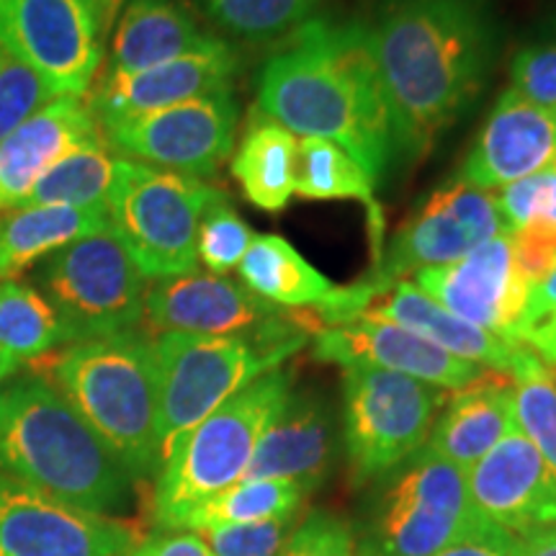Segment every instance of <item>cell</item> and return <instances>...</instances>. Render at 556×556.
<instances>
[{
  "instance_id": "cell-48",
  "label": "cell",
  "mask_w": 556,
  "mask_h": 556,
  "mask_svg": "<svg viewBox=\"0 0 556 556\" xmlns=\"http://www.w3.org/2000/svg\"><path fill=\"white\" fill-rule=\"evenodd\" d=\"M83 3L88 5V11L96 21V29H99L101 39H106L111 29H114L122 9L127 5V0H83Z\"/></svg>"
},
{
  "instance_id": "cell-24",
  "label": "cell",
  "mask_w": 556,
  "mask_h": 556,
  "mask_svg": "<svg viewBox=\"0 0 556 556\" xmlns=\"http://www.w3.org/2000/svg\"><path fill=\"white\" fill-rule=\"evenodd\" d=\"M513 426V379L484 371L475 384L458 389L430 430L422 451L469 471Z\"/></svg>"
},
{
  "instance_id": "cell-18",
  "label": "cell",
  "mask_w": 556,
  "mask_h": 556,
  "mask_svg": "<svg viewBox=\"0 0 556 556\" xmlns=\"http://www.w3.org/2000/svg\"><path fill=\"white\" fill-rule=\"evenodd\" d=\"M554 163L556 122L552 111L533 106L507 88L486 116L456 180L492 191L552 170Z\"/></svg>"
},
{
  "instance_id": "cell-27",
  "label": "cell",
  "mask_w": 556,
  "mask_h": 556,
  "mask_svg": "<svg viewBox=\"0 0 556 556\" xmlns=\"http://www.w3.org/2000/svg\"><path fill=\"white\" fill-rule=\"evenodd\" d=\"M477 245L475 235L456 219H451L448 214L420 208L417 217L407 219L397 229V235L389 242V250L377 258V266L364 278V283L379 296L405 276L422 268L448 266Z\"/></svg>"
},
{
  "instance_id": "cell-26",
  "label": "cell",
  "mask_w": 556,
  "mask_h": 556,
  "mask_svg": "<svg viewBox=\"0 0 556 556\" xmlns=\"http://www.w3.org/2000/svg\"><path fill=\"white\" fill-rule=\"evenodd\" d=\"M296 137L287 127L261 114H250L245 135L232 157V176L250 204L263 212H281L294 193Z\"/></svg>"
},
{
  "instance_id": "cell-9",
  "label": "cell",
  "mask_w": 556,
  "mask_h": 556,
  "mask_svg": "<svg viewBox=\"0 0 556 556\" xmlns=\"http://www.w3.org/2000/svg\"><path fill=\"white\" fill-rule=\"evenodd\" d=\"M37 281L73 343L137 330L144 317L148 278L111 229L41 261Z\"/></svg>"
},
{
  "instance_id": "cell-1",
  "label": "cell",
  "mask_w": 556,
  "mask_h": 556,
  "mask_svg": "<svg viewBox=\"0 0 556 556\" xmlns=\"http://www.w3.org/2000/svg\"><path fill=\"white\" fill-rule=\"evenodd\" d=\"M394 155L426 157L482 93L492 31L477 0H387L368 26Z\"/></svg>"
},
{
  "instance_id": "cell-29",
  "label": "cell",
  "mask_w": 556,
  "mask_h": 556,
  "mask_svg": "<svg viewBox=\"0 0 556 556\" xmlns=\"http://www.w3.org/2000/svg\"><path fill=\"white\" fill-rule=\"evenodd\" d=\"M294 193L302 199H356L368 208L371 240H381V208L374 199V178L336 142L304 137L296 144Z\"/></svg>"
},
{
  "instance_id": "cell-42",
  "label": "cell",
  "mask_w": 556,
  "mask_h": 556,
  "mask_svg": "<svg viewBox=\"0 0 556 556\" xmlns=\"http://www.w3.org/2000/svg\"><path fill=\"white\" fill-rule=\"evenodd\" d=\"M518 536L475 513L458 536L435 556H516Z\"/></svg>"
},
{
  "instance_id": "cell-6",
  "label": "cell",
  "mask_w": 556,
  "mask_h": 556,
  "mask_svg": "<svg viewBox=\"0 0 556 556\" xmlns=\"http://www.w3.org/2000/svg\"><path fill=\"white\" fill-rule=\"evenodd\" d=\"M289 394L291 371L274 368L191 430L157 469L155 520L163 531H176L199 505L245 479L255 446Z\"/></svg>"
},
{
  "instance_id": "cell-11",
  "label": "cell",
  "mask_w": 556,
  "mask_h": 556,
  "mask_svg": "<svg viewBox=\"0 0 556 556\" xmlns=\"http://www.w3.org/2000/svg\"><path fill=\"white\" fill-rule=\"evenodd\" d=\"M0 50L58 96L83 99L99 75L103 39L83 0H0Z\"/></svg>"
},
{
  "instance_id": "cell-31",
  "label": "cell",
  "mask_w": 556,
  "mask_h": 556,
  "mask_svg": "<svg viewBox=\"0 0 556 556\" xmlns=\"http://www.w3.org/2000/svg\"><path fill=\"white\" fill-rule=\"evenodd\" d=\"M312 492L294 479H242L222 495L206 500L184 520L186 531L255 523V520H294Z\"/></svg>"
},
{
  "instance_id": "cell-45",
  "label": "cell",
  "mask_w": 556,
  "mask_h": 556,
  "mask_svg": "<svg viewBox=\"0 0 556 556\" xmlns=\"http://www.w3.org/2000/svg\"><path fill=\"white\" fill-rule=\"evenodd\" d=\"M520 343L531 348L544 364L556 368V307L528 317L520 328Z\"/></svg>"
},
{
  "instance_id": "cell-41",
  "label": "cell",
  "mask_w": 556,
  "mask_h": 556,
  "mask_svg": "<svg viewBox=\"0 0 556 556\" xmlns=\"http://www.w3.org/2000/svg\"><path fill=\"white\" fill-rule=\"evenodd\" d=\"M510 242L520 276L533 289L556 266V227L536 219L528 227L518 229V232H513Z\"/></svg>"
},
{
  "instance_id": "cell-53",
  "label": "cell",
  "mask_w": 556,
  "mask_h": 556,
  "mask_svg": "<svg viewBox=\"0 0 556 556\" xmlns=\"http://www.w3.org/2000/svg\"><path fill=\"white\" fill-rule=\"evenodd\" d=\"M552 170H556V163H554V165H552Z\"/></svg>"
},
{
  "instance_id": "cell-47",
  "label": "cell",
  "mask_w": 556,
  "mask_h": 556,
  "mask_svg": "<svg viewBox=\"0 0 556 556\" xmlns=\"http://www.w3.org/2000/svg\"><path fill=\"white\" fill-rule=\"evenodd\" d=\"M556 307V266L548 270L544 276V281H539L536 287L531 289V294H528V304H526V317H533V315H541V312Z\"/></svg>"
},
{
  "instance_id": "cell-12",
  "label": "cell",
  "mask_w": 556,
  "mask_h": 556,
  "mask_svg": "<svg viewBox=\"0 0 556 556\" xmlns=\"http://www.w3.org/2000/svg\"><path fill=\"white\" fill-rule=\"evenodd\" d=\"M467 471L417 451L379 505L374 546L384 556H435L475 516Z\"/></svg>"
},
{
  "instance_id": "cell-8",
  "label": "cell",
  "mask_w": 556,
  "mask_h": 556,
  "mask_svg": "<svg viewBox=\"0 0 556 556\" xmlns=\"http://www.w3.org/2000/svg\"><path fill=\"white\" fill-rule=\"evenodd\" d=\"M446 394L377 366L343 368V433L353 484L402 467L428 443Z\"/></svg>"
},
{
  "instance_id": "cell-22",
  "label": "cell",
  "mask_w": 556,
  "mask_h": 556,
  "mask_svg": "<svg viewBox=\"0 0 556 556\" xmlns=\"http://www.w3.org/2000/svg\"><path fill=\"white\" fill-rule=\"evenodd\" d=\"M364 315L413 330L417 336L428 338L430 343L441 345L443 351L454 353V356L464 361H471L477 366H486L492 371L505 374L510 379L533 356L531 348H526L523 343H507V340L477 328L467 319L451 315L435 299L422 294L415 283L407 281L394 283L392 289L379 294Z\"/></svg>"
},
{
  "instance_id": "cell-33",
  "label": "cell",
  "mask_w": 556,
  "mask_h": 556,
  "mask_svg": "<svg viewBox=\"0 0 556 556\" xmlns=\"http://www.w3.org/2000/svg\"><path fill=\"white\" fill-rule=\"evenodd\" d=\"M222 31L242 41H274L307 24L323 0H197Z\"/></svg>"
},
{
  "instance_id": "cell-23",
  "label": "cell",
  "mask_w": 556,
  "mask_h": 556,
  "mask_svg": "<svg viewBox=\"0 0 556 556\" xmlns=\"http://www.w3.org/2000/svg\"><path fill=\"white\" fill-rule=\"evenodd\" d=\"M180 0H127L114 29L106 75H131L219 47Z\"/></svg>"
},
{
  "instance_id": "cell-40",
  "label": "cell",
  "mask_w": 556,
  "mask_h": 556,
  "mask_svg": "<svg viewBox=\"0 0 556 556\" xmlns=\"http://www.w3.org/2000/svg\"><path fill=\"white\" fill-rule=\"evenodd\" d=\"M278 556H356V539L343 518L317 510L289 533Z\"/></svg>"
},
{
  "instance_id": "cell-14",
  "label": "cell",
  "mask_w": 556,
  "mask_h": 556,
  "mask_svg": "<svg viewBox=\"0 0 556 556\" xmlns=\"http://www.w3.org/2000/svg\"><path fill=\"white\" fill-rule=\"evenodd\" d=\"M144 317L160 332L191 336L268 338L307 330L302 315L291 317L276 304L263 302L242 283L201 270L160 278L148 287Z\"/></svg>"
},
{
  "instance_id": "cell-10",
  "label": "cell",
  "mask_w": 556,
  "mask_h": 556,
  "mask_svg": "<svg viewBox=\"0 0 556 556\" xmlns=\"http://www.w3.org/2000/svg\"><path fill=\"white\" fill-rule=\"evenodd\" d=\"M240 109L232 88L101 127L106 148L131 163L212 178L232 157Z\"/></svg>"
},
{
  "instance_id": "cell-36",
  "label": "cell",
  "mask_w": 556,
  "mask_h": 556,
  "mask_svg": "<svg viewBox=\"0 0 556 556\" xmlns=\"http://www.w3.org/2000/svg\"><path fill=\"white\" fill-rule=\"evenodd\" d=\"M54 99L58 93L31 67L0 50V142Z\"/></svg>"
},
{
  "instance_id": "cell-50",
  "label": "cell",
  "mask_w": 556,
  "mask_h": 556,
  "mask_svg": "<svg viewBox=\"0 0 556 556\" xmlns=\"http://www.w3.org/2000/svg\"><path fill=\"white\" fill-rule=\"evenodd\" d=\"M16 371H18V366H13L11 361L0 353V384H3V381H9L11 377H16Z\"/></svg>"
},
{
  "instance_id": "cell-2",
  "label": "cell",
  "mask_w": 556,
  "mask_h": 556,
  "mask_svg": "<svg viewBox=\"0 0 556 556\" xmlns=\"http://www.w3.org/2000/svg\"><path fill=\"white\" fill-rule=\"evenodd\" d=\"M255 109L291 135L340 144L374 184L394 157L371 34L361 21L309 18L283 37L261 70Z\"/></svg>"
},
{
  "instance_id": "cell-46",
  "label": "cell",
  "mask_w": 556,
  "mask_h": 556,
  "mask_svg": "<svg viewBox=\"0 0 556 556\" xmlns=\"http://www.w3.org/2000/svg\"><path fill=\"white\" fill-rule=\"evenodd\" d=\"M516 556H556V526H544L518 536Z\"/></svg>"
},
{
  "instance_id": "cell-44",
  "label": "cell",
  "mask_w": 556,
  "mask_h": 556,
  "mask_svg": "<svg viewBox=\"0 0 556 556\" xmlns=\"http://www.w3.org/2000/svg\"><path fill=\"white\" fill-rule=\"evenodd\" d=\"M129 556H214L212 548L197 531H160L155 536L139 541Z\"/></svg>"
},
{
  "instance_id": "cell-30",
  "label": "cell",
  "mask_w": 556,
  "mask_h": 556,
  "mask_svg": "<svg viewBox=\"0 0 556 556\" xmlns=\"http://www.w3.org/2000/svg\"><path fill=\"white\" fill-rule=\"evenodd\" d=\"M65 343L73 338L37 287L18 278L0 281V353L13 366L21 368Z\"/></svg>"
},
{
  "instance_id": "cell-5",
  "label": "cell",
  "mask_w": 556,
  "mask_h": 556,
  "mask_svg": "<svg viewBox=\"0 0 556 556\" xmlns=\"http://www.w3.org/2000/svg\"><path fill=\"white\" fill-rule=\"evenodd\" d=\"M304 340V330L268 338L160 332L152 340L157 366V469L214 409L281 366Z\"/></svg>"
},
{
  "instance_id": "cell-7",
  "label": "cell",
  "mask_w": 556,
  "mask_h": 556,
  "mask_svg": "<svg viewBox=\"0 0 556 556\" xmlns=\"http://www.w3.org/2000/svg\"><path fill=\"white\" fill-rule=\"evenodd\" d=\"M219 189L204 180L119 157L106 197L109 229L144 278L199 270V219Z\"/></svg>"
},
{
  "instance_id": "cell-52",
  "label": "cell",
  "mask_w": 556,
  "mask_h": 556,
  "mask_svg": "<svg viewBox=\"0 0 556 556\" xmlns=\"http://www.w3.org/2000/svg\"><path fill=\"white\" fill-rule=\"evenodd\" d=\"M552 116H554V122H556V109H554V111H552Z\"/></svg>"
},
{
  "instance_id": "cell-28",
  "label": "cell",
  "mask_w": 556,
  "mask_h": 556,
  "mask_svg": "<svg viewBox=\"0 0 556 556\" xmlns=\"http://www.w3.org/2000/svg\"><path fill=\"white\" fill-rule=\"evenodd\" d=\"M240 283L263 302L281 309L315 307L330 294L332 283L281 235H258L240 261Z\"/></svg>"
},
{
  "instance_id": "cell-51",
  "label": "cell",
  "mask_w": 556,
  "mask_h": 556,
  "mask_svg": "<svg viewBox=\"0 0 556 556\" xmlns=\"http://www.w3.org/2000/svg\"><path fill=\"white\" fill-rule=\"evenodd\" d=\"M356 556H384V554H381L379 548L374 546L371 539H364V541H361V544L356 546Z\"/></svg>"
},
{
  "instance_id": "cell-15",
  "label": "cell",
  "mask_w": 556,
  "mask_h": 556,
  "mask_svg": "<svg viewBox=\"0 0 556 556\" xmlns=\"http://www.w3.org/2000/svg\"><path fill=\"white\" fill-rule=\"evenodd\" d=\"M413 276L415 287L451 315L507 343H520L531 287L516 266L510 235H497L456 263L422 268Z\"/></svg>"
},
{
  "instance_id": "cell-35",
  "label": "cell",
  "mask_w": 556,
  "mask_h": 556,
  "mask_svg": "<svg viewBox=\"0 0 556 556\" xmlns=\"http://www.w3.org/2000/svg\"><path fill=\"white\" fill-rule=\"evenodd\" d=\"M253 229L245 219L229 204L227 193L217 191V197L208 201L199 219L197 232V255L204 263L208 274L225 276L240 266L245 258L250 242H253Z\"/></svg>"
},
{
  "instance_id": "cell-3",
  "label": "cell",
  "mask_w": 556,
  "mask_h": 556,
  "mask_svg": "<svg viewBox=\"0 0 556 556\" xmlns=\"http://www.w3.org/2000/svg\"><path fill=\"white\" fill-rule=\"evenodd\" d=\"M0 469L99 516L119 510L129 497V471L41 377L0 384Z\"/></svg>"
},
{
  "instance_id": "cell-25",
  "label": "cell",
  "mask_w": 556,
  "mask_h": 556,
  "mask_svg": "<svg viewBox=\"0 0 556 556\" xmlns=\"http://www.w3.org/2000/svg\"><path fill=\"white\" fill-rule=\"evenodd\" d=\"M109 229L106 204L18 206L0 217V281L18 278L70 242Z\"/></svg>"
},
{
  "instance_id": "cell-39",
  "label": "cell",
  "mask_w": 556,
  "mask_h": 556,
  "mask_svg": "<svg viewBox=\"0 0 556 556\" xmlns=\"http://www.w3.org/2000/svg\"><path fill=\"white\" fill-rule=\"evenodd\" d=\"M510 90L533 106L556 109V41H539L518 50L510 62Z\"/></svg>"
},
{
  "instance_id": "cell-37",
  "label": "cell",
  "mask_w": 556,
  "mask_h": 556,
  "mask_svg": "<svg viewBox=\"0 0 556 556\" xmlns=\"http://www.w3.org/2000/svg\"><path fill=\"white\" fill-rule=\"evenodd\" d=\"M422 208L448 214L451 219H456L458 225H464L471 235H475L479 245L497 238V235H507L495 193L475 189V186L462 184V180L456 178L443 186V189H438L433 197L422 204Z\"/></svg>"
},
{
  "instance_id": "cell-13",
  "label": "cell",
  "mask_w": 556,
  "mask_h": 556,
  "mask_svg": "<svg viewBox=\"0 0 556 556\" xmlns=\"http://www.w3.org/2000/svg\"><path fill=\"white\" fill-rule=\"evenodd\" d=\"M122 520L80 510L0 469V556H129Z\"/></svg>"
},
{
  "instance_id": "cell-20",
  "label": "cell",
  "mask_w": 556,
  "mask_h": 556,
  "mask_svg": "<svg viewBox=\"0 0 556 556\" xmlns=\"http://www.w3.org/2000/svg\"><path fill=\"white\" fill-rule=\"evenodd\" d=\"M88 144L106 139L88 103L75 96H58L13 129L0 142V217L24 204L54 163Z\"/></svg>"
},
{
  "instance_id": "cell-49",
  "label": "cell",
  "mask_w": 556,
  "mask_h": 556,
  "mask_svg": "<svg viewBox=\"0 0 556 556\" xmlns=\"http://www.w3.org/2000/svg\"><path fill=\"white\" fill-rule=\"evenodd\" d=\"M539 219L548 222V225L556 227V170H548L544 193H541V208Z\"/></svg>"
},
{
  "instance_id": "cell-19",
  "label": "cell",
  "mask_w": 556,
  "mask_h": 556,
  "mask_svg": "<svg viewBox=\"0 0 556 556\" xmlns=\"http://www.w3.org/2000/svg\"><path fill=\"white\" fill-rule=\"evenodd\" d=\"M238 54L227 41L131 75H103L86 101L101 127L232 88Z\"/></svg>"
},
{
  "instance_id": "cell-32",
  "label": "cell",
  "mask_w": 556,
  "mask_h": 556,
  "mask_svg": "<svg viewBox=\"0 0 556 556\" xmlns=\"http://www.w3.org/2000/svg\"><path fill=\"white\" fill-rule=\"evenodd\" d=\"M116 165H119V157L111 155L106 144H88V148L73 150L39 178V184L34 186L21 206L106 204Z\"/></svg>"
},
{
  "instance_id": "cell-16",
  "label": "cell",
  "mask_w": 556,
  "mask_h": 556,
  "mask_svg": "<svg viewBox=\"0 0 556 556\" xmlns=\"http://www.w3.org/2000/svg\"><path fill=\"white\" fill-rule=\"evenodd\" d=\"M312 353L319 361L343 368L377 366L454 392L484 377L482 366L443 351L441 345L430 343L413 330L366 315L319 330Z\"/></svg>"
},
{
  "instance_id": "cell-43",
  "label": "cell",
  "mask_w": 556,
  "mask_h": 556,
  "mask_svg": "<svg viewBox=\"0 0 556 556\" xmlns=\"http://www.w3.org/2000/svg\"><path fill=\"white\" fill-rule=\"evenodd\" d=\"M548 170L536 173V176L520 178L516 184H507L497 193V206L503 214L507 235L518 232L539 219L541 208V193H544Z\"/></svg>"
},
{
  "instance_id": "cell-21",
  "label": "cell",
  "mask_w": 556,
  "mask_h": 556,
  "mask_svg": "<svg viewBox=\"0 0 556 556\" xmlns=\"http://www.w3.org/2000/svg\"><path fill=\"white\" fill-rule=\"evenodd\" d=\"M336 462V422L315 392L291 389L287 405L255 446L245 479H294L315 492Z\"/></svg>"
},
{
  "instance_id": "cell-38",
  "label": "cell",
  "mask_w": 556,
  "mask_h": 556,
  "mask_svg": "<svg viewBox=\"0 0 556 556\" xmlns=\"http://www.w3.org/2000/svg\"><path fill=\"white\" fill-rule=\"evenodd\" d=\"M197 533H204L214 556H278L291 533V520H255Z\"/></svg>"
},
{
  "instance_id": "cell-17",
  "label": "cell",
  "mask_w": 556,
  "mask_h": 556,
  "mask_svg": "<svg viewBox=\"0 0 556 556\" xmlns=\"http://www.w3.org/2000/svg\"><path fill=\"white\" fill-rule=\"evenodd\" d=\"M471 507L510 533L556 526V484L544 458L518 426H513L467 471Z\"/></svg>"
},
{
  "instance_id": "cell-4",
  "label": "cell",
  "mask_w": 556,
  "mask_h": 556,
  "mask_svg": "<svg viewBox=\"0 0 556 556\" xmlns=\"http://www.w3.org/2000/svg\"><path fill=\"white\" fill-rule=\"evenodd\" d=\"M52 374L129 477L157 469V366L148 336L129 330L78 340L60 353Z\"/></svg>"
},
{
  "instance_id": "cell-34",
  "label": "cell",
  "mask_w": 556,
  "mask_h": 556,
  "mask_svg": "<svg viewBox=\"0 0 556 556\" xmlns=\"http://www.w3.org/2000/svg\"><path fill=\"white\" fill-rule=\"evenodd\" d=\"M513 415L556 484V368L536 353L513 377Z\"/></svg>"
}]
</instances>
